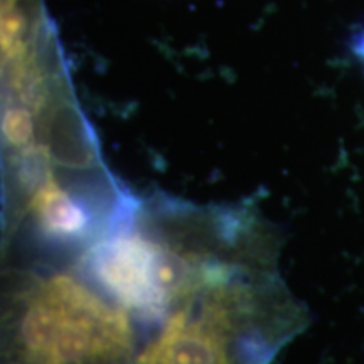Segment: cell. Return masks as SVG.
Returning a JSON list of instances; mask_svg holds the SVG:
<instances>
[{
	"mask_svg": "<svg viewBox=\"0 0 364 364\" xmlns=\"http://www.w3.org/2000/svg\"><path fill=\"white\" fill-rule=\"evenodd\" d=\"M359 53H361V56H363V59H364V39H363L361 46H359Z\"/></svg>",
	"mask_w": 364,
	"mask_h": 364,
	"instance_id": "cell-3",
	"label": "cell"
},
{
	"mask_svg": "<svg viewBox=\"0 0 364 364\" xmlns=\"http://www.w3.org/2000/svg\"><path fill=\"white\" fill-rule=\"evenodd\" d=\"M139 327L80 258L9 270L2 364H135Z\"/></svg>",
	"mask_w": 364,
	"mask_h": 364,
	"instance_id": "cell-2",
	"label": "cell"
},
{
	"mask_svg": "<svg viewBox=\"0 0 364 364\" xmlns=\"http://www.w3.org/2000/svg\"><path fill=\"white\" fill-rule=\"evenodd\" d=\"M279 253L263 218L191 253L136 326L135 364H272L311 322L282 279Z\"/></svg>",
	"mask_w": 364,
	"mask_h": 364,
	"instance_id": "cell-1",
	"label": "cell"
}]
</instances>
